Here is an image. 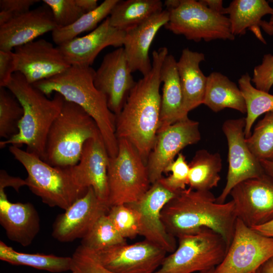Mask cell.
<instances>
[{
	"label": "cell",
	"instance_id": "cell-1",
	"mask_svg": "<svg viewBox=\"0 0 273 273\" xmlns=\"http://www.w3.org/2000/svg\"><path fill=\"white\" fill-rule=\"evenodd\" d=\"M168 54L165 47L153 52L151 71L136 82L121 112L116 115L117 140L123 139L130 142L146 164L159 127L161 99L160 69Z\"/></svg>",
	"mask_w": 273,
	"mask_h": 273
},
{
	"label": "cell",
	"instance_id": "cell-2",
	"mask_svg": "<svg viewBox=\"0 0 273 273\" xmlns=\"http://www.w3.org/2000/svg\"><path fill=\"white\" fill-rule=\"evenodd\" d=\"M237 219L232 200L219 203L210 191H196L190 188L179 192L161 211L166 230L175 238L207 228L221 235L228 248Z\"/></svg>",
	"mask_w": 273,
	"mask_h": 273
},
{
	"label": "cell",
	"instance_id": "cell-3",
	"mask_svg": "<svg viewBox=\"0 0 273 273\" xmlns=\"http://www.w3.org/2000/svg\"><path fill=\"white\" fill-rule=\"evenodd\" d=\"M96 71L90 66L71 65L66 70L33 85L47 96L61 94L66 101L81 107L95 120L110 158L118 151L116 136V115L109 108L105 95L94 84Z\"/></svg>",
	"mask_w": 273,
	"mask_h": 273
},
{
	"label": "cell",
	"instance_id": "cell-4",
	"mask_svg": "<svg viewBox=\"0 0 273 273\" xmlns=\"http://www.w3.org/2000/svg\"><path fill=\"white\" fill-rule=\"evenodd\" d=\"M21 104L23 115L18 125V132L10 139L0 142V148L11 145L27 146L26 151L44 161L46 144L50 127L59 114L65 99L55 93L51 99L29 83L19 72H15L6 87Z\"/></svg>",
	"mask_w": 273,
	"mask_h": 273
},
{
	"label": "cell",
	"instance_id": "cell-5",
	"mask_svg": "<svg viewBox=\"0 0 273 273\" xmlns=\"http://www.w3.org/2000/svg\"><path fill=\"white\" fill-rule=\"evenodd\" d=\"M100 135L93 118L78 105L65 100L48 132L44 161L56 167L75 165L85 143Z\"/></svg>",
	"mask_w": 273,
	"mask_h": 273
},
{
	"label": "cell",
	"instance_id": "cell-6",
	"mask_svg": "<svg viewBox=\"0 0 273 273\" xmlns=\"http://www.w3.org/2000/svg\"><path fill=\"white\" fill-rule=\"evenodd\" d=\"M10 152L26 169L27 186L50 207L65 210L82 197L88 189L79 186L70 167L53 166L35 154L11 145Z\"/></svg>",
	"mask_w": 273,
	"mask_h": 273
},
{
	"label": "cell",
	"instance_id": "cell-7",
	"mask_svg": "<svg viewBox=\"0 0 273 273\" xmlns=\"http://www.w3.org/2000/svg\"><path fill=\"white\" fill-rule=\"evenodd\" d=\"M117 155L109 159L107 170L111 207L137 201L151 187L146 163L128 141L118 139Z\"/></svg>",
	"mask_w": 273,
	"mask_h": 273
},
{
	"label": "cell",
	"instance_id": "cell-8",
	"mask_svg": "<svg viewBox=\"0 0 273 273\" xmlns=\"http://www.w3.org/2000/svg\"><path fill=\"white\" fill-rule=\"evenodd\" d=\"M177 238L175 250L166 256L154 273H192L216 267L228 249L223 237L207 228Z\"/></svg>",
	"mask_w": 273,
	"mask_h": 273
},
{
	"label": "cell",
	"instance_id": "cell-9",
	"mask_svg": "<svg viewBox=\"0 0 273 273\" xmlns=\"http://www.w3.org/2000/svg\"><path fill=\"white\" fill-rule=\"evenodd\" d=\"M168 11L169 18L165 28L188 40L199 42L235 38L229 17L212 11L199 1L180 0L177 7Z\"/></svg>",
	"mask_w": 273,
	"mask_h": 273
},
{
	"label": "cell",
	"instance_id": "cell-10",
	"mask_svg": "<svg viewBox=\"0 0 273 273\" xmlns=\"http://www.w3.org/2000/svg\"><path fill=\"white\" fill-rule=\"evenodd\" d=\"M273 257V238L265 236L237 218L233 239L214 273H254Z\"/></svg>",
	"mask_w": 273,
	"mask_h": 273
},
{
	"label": "cell",
	"instance_id": "cell-11",
	"mask_svg": "<svg viewBox=\"0 0 273 273\" xmlns=\"http://www.w3.org/2000/svg\"><path fill=\"white\" fill-rule=\"evenodd\" d=\"M245 124V118L228 119L222 124V130L228 145L229 168L225 185L216 198L218 203L225 202L232 189L238 184L265 175L260 161L246 144Z\"/></svg>",
	"mask_w": 273,
	"mask_h": 273
},
{
	"label": "cell",
	"instance_id": "cell-12",
	"mask_svg": "<svg viewBox=\"0 0 273 273\" xmlns=\"http://www.w3.org/2000/svg\"><path fill=\"white\" fill-rule=\"evenodd\" d=\"M93 252L100 263L113 273H154L167 253L145 239L131 245L120 244Z\"/></svg>",
	"mask_w": 273,
	"mask_h": 273
},
{
	"label": "cell",
	"instance_id": "cell-13",
	"mask_svg": "<svg viewBox=\"0 0 273 273\" xmlns=\"http://www.w3.org/2000/svg\"><path fill=\"white\" fill-rule=\"evenodd\" d=\"M179 192L168 189L157 181L151 185L141 199L127 204L139 215L140 235L162 248L167 253H172L177 246L176 238L170 235L163 225L161 211L164 206Z\"/></svg>",
	"mask_w": 273,
	"mask_h": 273
},
{
	"label": "cell",
	"instance_id": "cell-14",
	"mask_svg": "<svg viewBox=\"0 0 273 273\" xmlns=\"http://www.w3.org/2000/svg\"><path fill=\"white\" fill-rule=\"evenodd\" d=\"M200 140L199 122L189 117L158 132L146 164L151 185L162 177L165 168L182 149Z\"/></svg>",
	"mask_w": 273,
	"mask_h": 273
},
{
	"label": "cell",
	"instance_id": "cell-15",
	"mask_svg": "<svg viewBox=\"0 0 273 273\" xmlns=\"http://www.w3.org/2000/svg\"><path fill=\"white\" fill-rule=\"evenodd\" d=\"M230 195L237 218L252 228L273 219V183L265 174L235 186Z\"/></svg>",
	"mask_w": 273,
	"mask_h": 273
},
{
	"label": "cell",
	"instance_id": "cell-16",
	"mask_svg": "<svg viewBox=\"0 0 273 273\" xmlns=\"http://www.w3.org/2000/svg\"><path fill=\"white\" fill-rule=\"evenodd\" d=\"M15 72L21 73L30 84L52 77L71 65L58 47L39 39L14 49Z\"/></svg>",
	"mask_w": 273,
	"mask_h": 273
},
{
	"label": "cell",
	"instance_id": "cell-17",
	"mask_svg": "<svg viewBox=\"0 0 273 273\" xmlns=\"http://www.w3.org/2000/svg\"><path fill=\"white\" fill-rule=\"evenodd\" d=\"M132 73L123 47L107 54L95 72L94 84L105 95L109 108L116 115L136 83Z\"/></svg>",
	"mask_w": 273,
	"mask_h": 273
},
{
	"label": "cell",
	"instance_id": "cell-18",
	"mask_svg": "<svg viewBox=\"0 0 273 273\" xmlns=\"http://www.w3.org/2000/svg\"><path fill=\"white\" fill-rule=\"evenodd\" d=\"M110 207L97 196L92 187L59 215L53 225L52 236L63 243L82 239L97 220Z\"/></svg>",
	"mask_w": 273,
	"mask_h": 273
},
{
	"label": "cell",
	"instance_id": "cell-19",
	"mask_svg": "<svg viewBox=\"0 0 273 273\" xmlns=\"http://www.w3.org/2000/svg\"><path fill=\"white\" fill-rule=\"evenodd\" d=\"M109 159L103 139L100 135L89 139L85 143L79 162L70 167L75 183L84 189L92 187L98 198L107 205Z\"/></svg>",
	"mask_w": 273,
	"mask_h": 273
},
{
	"label": "cell",
	"instance_id": "cell-20",
	"mask_svg": "<svg viewBox=\"0 0 273 273\" xmlns=\"http://www.w3.org/2000/svg\"><path fill=\"white\" fill-rule=\"evenodd\" d=\"M125 32L113 27L108 17L88 34L57 46L70 65L90 66L104 48L123 47Z\"/></svg>",
	"mask_w": 273,
	"mask_h": 273
},
{
	"label": "cell",
	"instance_id": "cell-21",
	"mask_svg": "<svg viewBox=\"0 0 273 273\" xmlns=\"http://www.w3.org/2000/svg\"><path fill=\"white\" fill-rule=\"evenodd\" d=\"M57 27L50 8L44 4L0 26V50L12 51Z\"/></svg>",
	"mask_w": 273,
	"mask_h": 273
},
{
	"label": "cell",
	"instance_id": "cell-22",
	"mask_svg": "<svg viewBox=\"0 0 273 273\" xmlns=\"http://www.w3.org/2000/svg\"><path fill=\"white\" fill-rule=\"evenodd\" d=\"M169 12L163 10L141 24L125 31L123 48L132 73L139 71L143 76L152 69L149 56L150 48L159 30L167 23Z\"/></svg>",
	"mask_w": 273,
	"mask_h": 273
},
{
	"label": "cell",
	"instance_id": "cell-23",
	"mask_svg": "<svg viewBox=\"0 0 273 273\" xmlns=\"http://www.w3.org/2000/svg\"><path fill=\"white\" fill-rule=\"evenodd\" d=\"M0 223L9 239L24 247L30 245L40 230V219L30 203H12L0 190Z\"/></svg>",
	"mask_w": 273,
	"mask_h": 273
},
{
	"label": "cell",
	"instance_id": "cell-24",
	"mask_svg": "<svg viewBox=\"0 0 273 273\" xmlns=\"http://www.w3.org/2000/svg\"><path fill=\"white\" fill-rule=\"evenodd\" d=\"M176 63L174 57L168 54L161 67L160 79L163 86L157 133L188 117L183 111V95Z\"/></svg>",
	"mask_w": 273,
	"mask_h": 273
},
{
	"label": "cell",
	"instance_id": "cell-25",
	"mask_svg": "<svg viewBox=\"0 0 273 273\" xmlns=\"http://www.w3.org/2000/svg\"><path fill=\"white\" fill-rule=\"evenodd\" d=\"M205 59L204 54L185 48L177 61L183 95V111L186 116L190 111L203 104L207 76L200 69V64Z\"/></svg>",
	"mask_w": 273,
	"mask_h": 273
},
{
	"label": "cell",
	"instance_id": "cell-26",
	"mask_svg": "<svg viewBox=\"0 0 273 273\" xmlns=\"http://www.w3.org/2000/svg\"><path fill=\"white\" fill-rule=\"evenodd\" d=\"M231 29L236 35H244L247 29L251 30L263 43H266L260 31L262 17L273 15V8L265 0H234L226 8Z\"/></svg>",
	"mask_w": 273,
	"mask_h": 273
},
{
	"label": "cell",
	"instance_id": "cell-27",
	"mask_svg": "<svg viewBox=\"0 0 273 273\" xmlns=\"http://www.w3.org/2000/svg\"><path fill=\"white\" fill-rule=\"evenodd\" d=\"M203 104L214 112L231 108L246 113L245 101L239 87L227 76L217 72H213L207 76Z\"/></svg>",
	"mask_w": 273,
	"mask_h": 273
},
{
	"label": "cell",
	"instance_id": "cell-28",
	"mask_svg": "<svg viewBox=\"0 0 273 273\" xmlns=\"http://www.w3.org/2000/svg\"><path fill=\"white\" fill-rule=\"evenodd\" d=\"M163 10L160 0H119L108 18L113 27L125 32Z\"/></svg>",
	"mask_w": 273,
	"mask_h": 273
},
{
	"label": "cell",
	"instance_id": "cell-29",
	"mask_svg": "<svg viewBox=\"0 0 273 273\" xmlns=\"http://www.w3.org/2000/svg\"><path fill=\"white\" fill-rule=\"evenodd\" d=\"M189 165L190 188L207 191L218 186L222 166L219 153H210L205 149L199 150L196 152Z\"/></svg>",
	"mask_w": 273,
	"mask_h": 273
},
{
	"label": "cell",
	"instance_id": "cell-30",
	"mask_svg": "<svg viewBox=\"0 0 273 273\" xmlns=\"http://www.w3.org/2000/svg\"><path fill=\"white\" fill-rule=\"evenodd\" d=\"M0 259L13 265H23L52 272L71 270L72 257L17 252L0 241Z\"/></svg>",
	"mask_w": 273,
	"mask_h": 273
},
{
	"label": "cell",
	"instance_id": "cell-31",
	"mask_svg": "<svg viewBox=\"0 0 273 273\" xmlns=\"http://www.w3.org/2000/svg\"><path fill=\"white\" fill-rule=\"evenodd\" d=\"M248 73L241 75L238 80L239 87L244 97L247 116L244 129L245 138L251 134V128L261 115L273 112V95L259 90L253 86Z\"/></svg>",
	"mask_w": 273,
	"mask_h": 273
},
{
	"label": "cell",
	"instance_id": "cell-32",
	"mask_svg": "<svg viewBox=\"0 0 273 273\" xmlns=\"http://www.w3.org/2000/svg\"><path fill=\"white\" fill-rule=\"evenodd\" d=\"M119 0H105L94 10L81 16L74 23L65 27H57L52 32L53 41L58 46L77 37V35L93 31L99 23L107 18Z\"/></svg>",
	"mask_w": 273,
	"mask_h": 273
},
{
	"label": "cell",
	"instance_id": "cell-33",
	"mask_svg": "<svg viewBox=\"0 0 273 273\" xmlns=\"http://www.w3.org/2000/svg\"><path fill=\"white\" fill-rule=\"evenodd\" d=\"M116 229L107 213L101 215L86 235L82 239L81 245L94 252L126 244Z\"/></svg>",
	"mask_w": 273,
	"mask_h": 273
},
{
	"label": "cell",
	"instance_id": "cell-34",
	"mask_svg": "<svg viewBox=\"0 0 273 273\" xmlns=\"http://www.w3.org/2000/svg\"><path fill=\"white\" fill-rule=\"evenodd\" d=\"M245 141L250 151L259 161L273 160V112L265 114Z\"/></svg>",
	"mask_w": 273,
	"mask_h": 273
},
{
	"label": "cell",
	"instance_id": "cell-35",
	"mask_svg": "<svg viewBox=\"0 0 273 273\" xmlns=\"http://www.w3.org/2000/svg\"><path fill=\"white\" fill-rule=\"evenodd\" d=\"M23 108L13 94L0 87V137L8 140L18 132Z\"/></svg>",
	"mask_w": 273,
	"mask_h": 273
},
{
	"label": "cell",
	"instance_id": "cell-36",
	"mask_svg": "<svg viewBox=\"0 0 273 273\" xmlns=\"http://www.w3.org/2000/svg\"><path fill=\"white\" fill-rule=\"evenodd\" d=\"M114 226L124 239H133L140 232L138 213L127 204L111 207L107 213Z\"/></svg>",
	"mask_w": 273,
	"mask_h": 273
},
{
	"label": "cell",
	"instance_id": "cell-37",
	"mask_svg": "<svg viewBox=\"0 0 273 273\" xmlns=\"http://www.w3.org/2000/svg\"><path fill=\"white\" fill-rule=\"evenodd\" d=\"M51 9L57 27L71 25L85 13L76 0H43Z\"/></svg>",
	"mask_w": 273,
	"mask_h": 273
},
{
	"label": "cell",
	"instance_id": "cell-38",
	"mask_svg": "<svg viewBox=\"0 0 273 273\" xmlns=\"http://www.w3.org/2000/svg\"><path fill=\"white\" fill-rule=\"evenodd\" d=\"M175 160L165 169L164 173L171 172L166 177L163 176L158 181L168 189L179 192L186 189L189 184V165L185 156L179 153Z\"/></svg>",
	"mask_w": 273,
	"mask_h": 273
},
{
	"label": "cell",
	"instance_id": "cell-39",
	"mask_svg": "<svg viewBox=\"0 0 273 273\" xmlns=\"http://www.w3.org/2000/svg\"><path fill=\"white\" fill-rule=\"evenodd\" d=\"M71 271L74 273H113L105 268L95 253L82 245L75 250Z\"/></svg>",
	"mask_w": 273,
	"mask_h": 273
},
{
	"label": "cell",
	"instance_id": "cell-40",
	"mask_svg": "<svg viewBox=\"0 0 273 273\" xmlns=\"http://www.w3.org/2000/svg\"><path fill=\"white\" fill-rule=\"evenodd\" d=\"M251 82L255 87L261 91L269 93L273 85V55L265 54L261 63L255 67Z\"/></svg>",
	"mask_w": 273,
	"mask_h": 273
},
{
	"label": "cell",
	"instance_id": "cell-41",
	"mask_svg": "<svg viewBox=\"0 0 273 273\" xmlns=\"http://www.w3.org/2000/svg\"><path fill=\"white\" fill-rule=\"evenodd\" d=\"M15 72L14 52L0 50V87H6Z\"/></svg>",
	"mask_w": 273,
	"mask_h": 273
},
{
	"label": "cell",
	"instance_id": "cell-42",
	"mask_svg": "<svg viewBox=\"0 0 273 273\" xmlns=\"http://www.w3.org/2000/svg\"><path fill=\"white\" fill-rule=\"evenodd\" d=\"M39 2L38 0H1L0 11H6L13 19L29 11L30 8Z\"/></svg>",
	"mask_w": 273,
	"mask_h": 273
},
{
	"label": "cell",
	"instance_id": "cell-43",
	"mask_svg": "<svg viewBox=\"0 0 273 273\" xmlns=\"http://www.w3.org/2000/svg\"><path fill=\"white\" fill-rule=\"evenodd\" d=\"M24 186H27L25 179L10 176L4 170H1L0 190H4L7 187H12L17 192H19L20 188Z\"/></svg>",
	"mask_w": 273,
	"mask_h": 273
},
{
	"label": "cell",
	"instance_id": "cell-44",
	"mask_svg": "<svg viewBox=\"0 0 273 273\" xmlns=\"http://www.w3.org/2000/svg\"><path fill=\"white\" fill-rule=\"evenodd\" d=\"M199 1L216 13L222 15L227 14L226 8L223 7V1L221 0H201Z\"/></svg>",
	"mask_w": 273,
	"mask_h": 273
},
{
	"label": "cell",
	"instance_id": "cell-45",
	"mask_svg": "<svg viewBox=\"0 0 273 273\" xmlns=\"http://www.w3.org/2000/svg\"><path fill=\"white\" fill-rule=\"evenodd\" d=\"M252 229L265 236L273 238V219L263 224L253 227Z\"/></svg>",
	"mask_w": 273,
	"mask_h": 273
},
{
	"label": "cell",
	"instance_id": "cell-46",
	"mask_svg": "<svg viewBox=\"0 0 273 273\" xmlns=\"http://www.w3.org/2000/svg\"><path fill=\"white\" fill-rule=\"evenodd\" d=\"M76 2L85 13L95 10L99 6L97 0H76Z\"/></svg>",
	"mask_w": 273,
	"mask_h": 273
},
{
	"label": "cell",
	"instance_id": "cell-47",
	"mask_svg": "<svg viewBox=\"0 0 273 273\" xmlns=\"http://www.w3.org/2000/svg\"><path fill=\"white\" fill-rule=\"evenodd\" d=\"M264 174L273 183V160L260 161Z\"/></svg>",
	"mask_w": 273,
	"mask_h": 273
},
{
	"label": "cell",
	"instance_id": "cell-48",
	"mask_svg": "<svg viewBox=\"0 0 273 273\" xmlns=\"http://www.w3.org/2000/svg\"><path fill=\"white\" fill-rule=\"evenodd\" d=\"M260 273H273V257L267 260L260 267Z\"/></svg>",
	"mask_w": 273,
	"mask_h": 273
},
{
	"label": "cell",
	"instance_id": "cell-49",
	"mask_svg": "<svg viewBox=\"0 0 273 273\" xmlns=\"http://www.w3.org/2000/svg\"><path fill=\"white\" fill-rule=\"evenodd\" d=\"M180 0H167L164 2L167 10L174 9L177 7L180 4Z\"/></svg>",
	"mask_w": 273,
	"mask_h": 273
},
{
	"label": "cell",
	"instance_id": "cell-50",
	"mask_svg": "<svg viewBox=\"0 0 273 273\" xmlns=\"http://www.w3.org/2000/svg\"><path fill=\"white\" fill-rule=\"evenodd\" d=\"M215 268V267H213L207 270L199 272L198 273H214Z\"/></svg>",
	"mask_w": 273,
	"mask_h": 273
},
{
	"label": "cell",
	"instance_id": "cell-51",
	"mask_svg": "<svg viewBox=\"0 0 273 273\" xmlns=\"http://www.w3.org/2000/svg\"><path fill=\"white\" fill-rule=\"evenodd\" d=\"M269 24L273 26V15L270 16L269 21L268 22Z\"/></svg>",
	"mask_w": 273,
	"mask_h": 273
},
{
	"label": "cell",
	"instance_id": "cell-52",
	"mask_svg": "<svg viewBox=\"0 0 273 273\" xmlns=\"http://www.w3.org/2000/svg\"><path fill=\"white\" fill-rule=\"evenodd\" d=\"M254 273H260V268Z\"/></svg>",
	"mask_w": 273,
	"mask_h": 273
},
{
	"label": "cell",
	"instance_id": "cell-53",
	"mask_svg": "<svg viewBox=\"0 0 273 273\" xmlns=\"http://www.w3.org/2000/svg\"><path fill=\"white\" fill-rule=\"evenodd\" d=\"M71 273H74V272H72Z\"/></svg>",
	"mask_w": 273,
	"mask_h": 273
}]
</instances>
